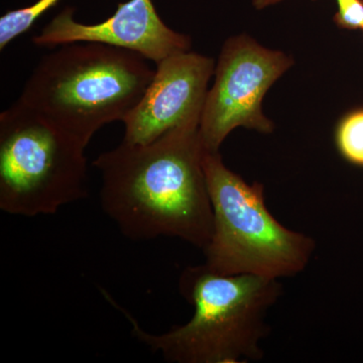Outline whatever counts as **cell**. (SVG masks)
Instances as JSON below:
<instances>
[{
    "label": "cell",
    "mask_w": 363,
    "mask_h": 363,
    "mask_svg": "<svg viewBox=\"0 0 363 363\" xmlns=\"http://www.w3.org/2000/svg\"><path fill=\"white\" fill-rule=\"evenodd\" d=\"M205 154L199 125L147 145L121 143L93 162L102 210L130 240L167 236L204 250L213 230Z\"/></svg>",
    "instance_id": "6da1fadb"
},
{
    "label": "cell",
    "mask_w": 363,
    "mask_h": 363,
    "mask_svg": "<svg viewBox=\"0 0 363 363\" xmlns=\"http://www.w3.org/2000/svg\"><path fill=\"white\" fill-rule=\"evenodd\" d=\"M182 296L194 307L187 323L166 333L143 330L135 318L116 305L128 319L133 335L154 352L174 363H248L264 358L269 309L281 295L279 279L253 274L223 276L205 264L182 274Z\"/></svg>",
    "instance_id": "7a4b0ae2"
},
{
    "label": "cell",
    "mask_w": 363,
    "mask_h": 363,
    "mask_svg": "<svg viewBox=\"0 0 363 363\" xmlns=\"http://www.w3.org/2000/svg\"><path fill=\"white\" fill-rule=\"evenodd\" d=\"M155 71L147 59L121 48L63 45L40 60L18 101L88 145L106 124L123 123Z\"/></svg>",
    "instance_id": "3957f363"
},
{
    "label": "cell",
    "mask_w": 363,
    "mask_h": 363,
    "mask_svg": "<svg viewBox=\"0 0 363 363\" xmlns=\"http://www.w3.org/2000/svg\"><path fill=\"white\" fill-rule=\"evenodd\" d=\"M213 209V230L203 252L205 267L223 276L253 274L279 279L304 272L316 245L286 228L269 211L262 184H248L217 152L204 157Z\"/></svg>",
    "instance_id": "277c9868"
},
{
    "label": "cell",
    "mask_w": 363,
    "mask_h": 363,
    "mask_svg": "<svg viewBox=\"0 0 363 363\" xmlns=\"http://www.w3.org/2000/svg\"><path fill=\"white\" fill-rule=\"evenodd\" d=\"M86 147L16 100L0 114V209L35 217L84 199Z\"/></svg>",
    "instance_id": "5b68a950"
},
{
    "label": "cell",
    "mask_w": 363,
    "mask_h": 363,
    "mask_svg": "<svg viewBox=\"0 0 363 363\" xmlns=\"http://www.w3.org/2000/svg\"><path fill=\"white\" fill-rule=\"evenodd\" d=\"M293 64L286 52L267 49L250 35L229 38L215 66L214 84L203 109L199 133L205 150L219 152L238 128L272 133L274 124L264 113L262 101Z\"/></svg>",
    "instance_id": "8992f818"
},
{
    "label": "cell",
    "mask_w": 363,
    "mask_h": 363,
    "mask_svg": "<svg viewBox=\"0 0 363 363\" xmlns=\"http://www.w3.org/2000/svg\"><path fill=\"white\" fill-rule=\"evenodd\" d=\"M156 66L149 87L124 119L123 142L147 145L177 128L200 126L214 60L186 51Z\"/></svg>",
    "instance_id": "52a82bcc"
},
{
    "label": "cell",
    "mask_w": 363,
    "mask_h": 363,
    "mask_svg": "<svg viewBox=\"0 0 363 363\" xmlns=\"http://www.w3.org/2000/svg\"><path fill=\"white\" fill-rule=\"evenodd\" d=\"M82 42L128 50L156 65L178 52L190 51L192 45L188 35L175 32L162 21L152 0L119 4L113 16L94 25L74 20V9L66 7L33 38L38 47Z\"/></svg>",
    "instance_id": "ba28073f"
},
{
    "label": "cell",
    "mask_w": 363,
    "mask_h": 363,
    "mask_svg": "<svg viewBox=\"0 0 363 363\" xmlns=\"http://www.w3.org/2000/svg\"><path fill=\"white\" fill-rule=\"evenodd\" d=\"M59 0H37L30 6L9 11L0 18V50L30 30Z\"/></svg>",
    "instance_id": "9c48e42d"
},
{
    "label": "cell",
    "mask_w": 363,
    "mask_h": 363,
    "mask_svg": "<svg viewBox=\"0 0 363 363\" xmlns=\"http://www.w3.org/2000/svg\"><path fill=\"white\" fill-rule=\"evenodd\" d=\"M335 143L344 160L363 168V109L344 116L335 133Z\"/></svg>",
    "instance_id": "30bf717a"
},
{
    "label": "cell",
    "mask_w": 363,
    "mask_h": 363,
    "mask_svg": "<svg viewBox=\"0 0 363 363\" xmlns=\"http://www.w3.org/2000/svg\"><path fill=\"white\" fill-rule=\"evenodd\" d=\"M337 13L334 21L344 30H357L363 28V0H336Z\"/></svg>",
    "instance_id": "8fae6325"
},
{
    "label": "cell",
    "mask_w": 363,
    "mask_h": 363,
    "mask_svg": "<svg viewBox=\"0 0 363 363\" xmlns=\"http://www.w3.org/2000/svg\"><path fill=\"white\" fill-rule=\"evenodd\" d=\"M281 1L283 0H252V4L257 9H264Z\"/></svg>",
    "instance_id": "7c38bea8"
},
{
    "label": "cell",
    "mask_w": 363,
    "mask_h": 363,
    "mask_svg": "<svg viewBox=\"0 0 363 363\" xmlns=\"http://www.w3.org/2000/svg\"><path fill=\"white\" fill-rule=\"evenodd\" d=\"M362 32H363V28H362Z\"/></svg>",
    "instance_id": "4fadbf2b"
}]
</instances>
